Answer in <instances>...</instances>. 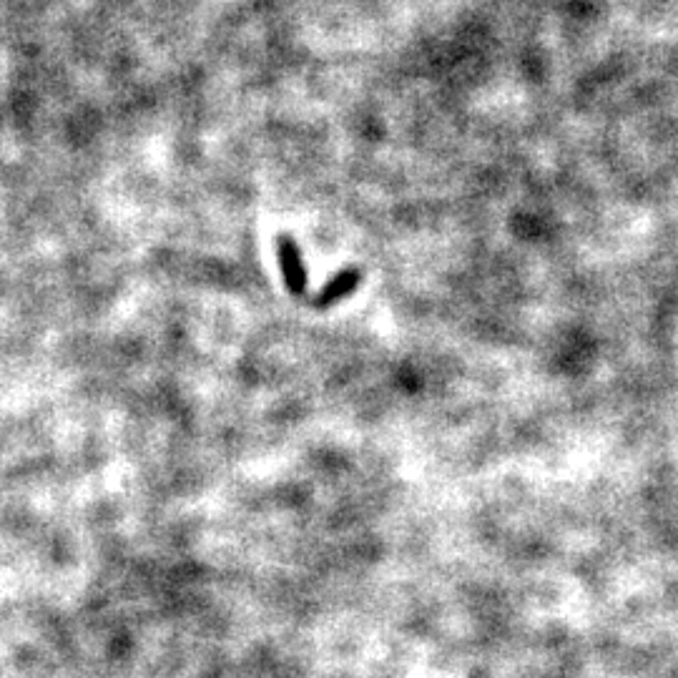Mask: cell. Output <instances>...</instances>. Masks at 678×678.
Here are the masks:
<instances>
[{
	"label": "cell",
	"instance_id": "obj_2",
	"mask_svg": "<svg viewBox=\"0 0 678 678\" xmlns=\"http://www.w3.org/2000/svg\"><path fill=\"white\" fill-rule=\"evenodd\" d=\"M362 282L360 269H345V272H337L327 284L322 287V292L317 294L314 304L317 307H332V304L342 302L345 297H350Z\"/></svg>",
	"mask_w": 678,
	"mask_h": 678
},
{
	"label": "cell",
	"instance_id": "obj_1",
	"mask_svg": "<svg viewBox=\"0 0 678 678\" xmlns=\"http://www.w3.org/2000/svg\"><path fill=\"white\" fill-rule=\"evenodd\" d=\"M277 257L289 294L302 297V294L307 292V267H304V259L297 242H294L289 234H282V237L277 239Z\"/></svg>",
	"mask_w": 678,
	"mask_h": 678
}]
</instances>
